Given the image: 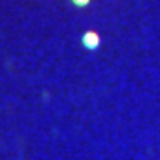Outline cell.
Wrapping results in <instances>:
<instances>
[{"mask_svg":"<svg viewBox=\"0 0 160 160\" xmlns=\"http://www.w3.org/2000/svg\"><path fill=\"white\" fill-rule=\"evenodd\" d=\"M82 45H85L87 49H96V47L100 45V36H98L96 31H87V33H82Z\"/></svg>","mask_w":160,"mask_h":160,"instance_id":"1","label":"cell"},{"mask_svg":"<svg viewBox=\"0 0 160 160\" xmlns=\"http://www.w3.org/2000/svg\"><path fill=\"white\" fill-rule=\"evenodd\" d=\"M71 2H73L76 7H87V5L91 2V0H71Z\"/></svg>","mask_w":160,"mask_h":160,"instance_id":"2","label":"cell"}]
</instances>
